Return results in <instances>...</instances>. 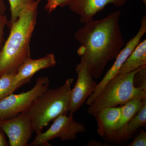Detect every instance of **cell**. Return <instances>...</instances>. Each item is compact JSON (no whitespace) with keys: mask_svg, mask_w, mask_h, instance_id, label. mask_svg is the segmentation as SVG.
Instances as JSON below:
<instances>
[{"mask_svg":"<svg viewBox=\"0 0 146 146\" xmlns=\"http://www.w3.org/2000/svg\"><path fill=\"white\" fill-rule=\"evenodd\" d=\"M0 128L6 134L11 146H27L32 134L31 119L25 111L13 117L0 120Z\"/></svg>","mask_w":146,"mask_h":146,"instance_id":"obj_9","label":"cell"},{"mask_svg":"<svg viewBox=\"0 0 146 146\" xmlns=\"http://www.w3.org/2000/svg\"><path fill=\"white\" fill-rule=\"evenodd\" d=\"M146 33V16L145 15L141 20V26L137 34L126 44L124 48L120 51L112 67L108 71L99 83L97 84L95 91L86 100L85 104L88 106L92 104L99 95L104 87L110 80L119 74L121 66L141 42V38Z\"/></svg>","mask_w":146,"mask_h":146,"instance_id":"obj_8","label":"cell"},{"mask_svg":"<svg viewBox=\"0 0 146 146\" xmlns=\"http://www.w3.org/2000/svg\"><path fill=\"white\" fill-rule=\"evenodd\" d=\"M36 0H9L10 5L11 18L7 27L10 29L13 24L25 11L35 3Z\"/></svg>","mask_w":146,"mask_h":146,"instance_id":"obj_16","label":"cell"},{"mask_svg":"<svg viewBox=\"0 0 146 146\" xmlns=\"http://www.w3.org/2000/svg\"><path fill=\"white\" fill-rule=\"evenodd\" d=\"M77 80L71 91L69 113L74 115L85 103L96 88L97 82L87 69L85 60L81 56L76 67Z\"/></svg>","mask_w":146,"mask_h":146,"instance_id":"obj_7","label":"cell"},{"mask_svg":"<svg viewBox=\"0 0 146 146\" xmlns=\"http://www.w3.org/2000/svg\"><path fill=\"white\" fill-rule=\"evenodd\" d=\"M146 123V100L134 117L120 129L115 131L108 138L121 141L127 140Z\"/></svg>","mask_w":146,"mask_h":146,"instance_id":"obj_13","label":"cell"},{"mask_svg":"<svg viewBox=\"0 0 146 146\" xmlns=\"http://www.w3.org/2000/svg\"><path fill=\"white\" fill-rule=\"evenodd\" d=\"M85 131L86 128L83 124L74 120V115H60L54 120L48 130L36 133V137L30 145L50 146L49 141L56 138L63 141L75 140L78 133Z\"/></svg>","mask_w":146,"mask_h":146,"instance_id":"obj_6","label":"cell"},{"mask_svg":"<svg viewBox=\"0 0 146 146\" xmlns=\"http://www.w3.org/2000/svg\"><path fill=\"white\" fill-rule=\"evenodd\" d=\"M94 117L97 121L98 133L108 138L116 130L121 118V106L103 108Z\"/></svg>","mask_w":146,"mask_h":146,"instance_id":"obj_12","label":"cell"},{"mask_svg":"<svg viewBox=\"0 0 146 146\" xmlns=\"http://www.w3.org/2000/svg\"><path fill=\"white\" fill-rule=\"evenodd\" d=\"M68 0H47L45 9L48 13H51L58 7H65Z\"/></svg>","mask_w":146,"mask_h":146,"instance_id":"obj_18","label":"cell"},{"mask_svg":"<svg viewBox=\"0 0 146 146\" xmlns=\"http://www.w3.org/2000/svg\"><path fill=\"white\" fill-rule=\"evenodd\" d=\"M56 63L55 56L52 53L48 54L44 57L39 59L29 58L23 64L15 74V83L25 84L29 83L33 76L38 71L54 67Z\"/></svg>","mask_w":146,"mask_h":146,"instance_id":"obj_11","label":"cell"},{"mask_svg":"<svg viewBox=\"0 0 146 146\" xmlns=\"http://www.w3.org/2000/svg\"><path fill=\"white\" fill-rule=\"evenodd\" d=\"M41 1L36 0L11 27L8 39L0 50V76L5 74H16L23 64L31 58V41Z\"/></svg>","mask_w":146,"mask_h":146,"instance_id":"obj_2","label":"cell"},{"mask_svg":"<svg viewBox=\"0 0 146 146\" xmlns=\"http://www.w3.org/2000/svg\"><path fill=\"white\" fill-rule=\"evenodd\" d=\"M6 7L4 0H0V15L5 14Z\"/></svg>","mask_w":146,"mask_h":146,"instance_id":"obj_21","label":"cell"},{"mask_svg":"<svg viewBox=\"0 0 146 146\" xmlns=\"http://www.w3.org/2000/svg\"><path fill=\"white\" fill-rule=\"evenodd\" d=\"M127 0H68L65 5L69 9L80 16V21L84 24L93 21L94 16L112 4L116 7L125 5Z\"/></svg>","mask_w":146,"mask_h":146,"instance_id":"obj_10","label":"cell"},{"mask_svg":"<svg viewBox=\"0 0 146 146\" xmlns=\"http://www.w3.org/2000/svg\"><path fill=\"white\" fill-rule=\"evenodd\" d=\"M50 80L46 76L36 80L32 89L18 94H11L0 100V120L13 117L26 111L31 104L48 89Z\"/></svg>","mask_w":146,"mask_h":146,"instance_id":"obj_5","label":"cell"},{"mask_svg":"<svg viewBox=\"0 0 146 146\" xmlns=\"http://www.w3.org/2000/svg\"><path fill=\"white\" fill-rule=\"evenodd\" d=\"M121 15L119 10L116 11L101 20L84 24L75 33L81 45L78 53L83 58L94 79L99 78L108 62L115 59L124 46Z\"/></svg>","mask_w":146,"mask_h":146,"instance_id":"obj_1","label":"cell"},{"mask_svg":"<svg viewBox=\"0 0 146 146\" xmlns=\"http://www.w3.org/2000/svg\"><path fill=\"white\" fill-rule=\"evenodd\" d=\"M146 66V39L140 42L120 68L119 74L133 72Z\"/></svg>","mask_w":146,"mask_h":146,"instance_id":"obj_14","label":"cell"},{"mask_svg":"<svg viewBox=\"0 0 146 146\" xmlns=\"http://www.w3.org/2000/svg\"><path fill=\"white\" fill-rule=\"evenodd\" d=\"M74 80L72 78L68 79L62 86L48 89L25 111L31 119L33 131L42 132L50 122L58 116L68 115Z\"/></svg>","mask_w":146,"mask_h":146,"instance_id":"obj_3","label":"cell"},{"mask_svg":"<svg viewBox=\"0 0 146 146\" xmlns=\"http://www.w3.org/2000/svg\"><path fill=\"white\" fill-rule=\"evenodd\" d=\"M145 100L146 98L144 99H135L129 101L121 106V118L115 131L123 126L137 114Z\"/></svg>","mask_w":146,"mask_h":146,"instance_id":"obj_15","label":"cell"},{"mask_svg":"<svg viewBox=\"0 0 146 146\" xmlns=\"http://www.w3.org/2000/svg\"><path fill=\"white\" fill-rule=\"evenodd\" d=\"M129 146H146V132L143 129H141L138 135L131 143Z\"/></svg>","mask_w":146,"mask_h":146,"instance_id":"obj_19","label":"cell"},{"mask_svg":"<svg viewBox=\"0 0 146 146\" xmlns=\"http://www.w3.org/2000/svg\"><path fill=\"white\" fill-rule=\"evenodd\" d=\"M8 20L5 14L0 15V50L4 44V29L7 26Z\"/></svg>","mask_w":146,"mask_h":146,"instance_id":"obj_20","label":"cell"},{"mask_svg":"<svg viewBox=\"0 0 146 146\" xmlns=\"http://www.w3.org/2000/svg\"><path fill=\"white\" fill-rule=\"evenodd\" d=\"M140 68L130 72L117 75L110 80L89 106L88 113L94 116L106 108L121 105L135 99H146V91L135 86L134 82L135 74Z\"/></svg>","mask_w":146,"mask_h":146,"instance_id":"obj_4","label":"cell"},{"mask_svg":"<svg viewBox=\"0 0 146 146\" xmlns=\"http://www.w3.org/2000/svg\"><path fill=\"white\" fill-rule=\"evenodd\" d=\"M16 74H5L0 76V100L7 96L25 84H16L14 78Z\"/></svg>","mask_w":146,"mask_h":146,"instance_id":"obj_17","label":"cell"},{"mask_svg":"<svg viewBox=\"0 0 146 146\" xmlns=\"http://www.w3.org/2000/svg\"><path fill=\"white\" fill-rule=\"evenodd\" d=\"M7 144L4 136L0 132V146H7Z\"/></svg>","mask_w":146,"mask_h":146,"instance_id":"obj_22","label":"cell"}]
</instances>
